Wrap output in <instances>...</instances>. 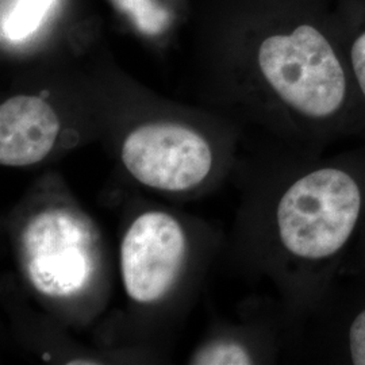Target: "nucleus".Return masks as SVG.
Here are the masks:
<instances>
[{"instance_id":"f257e3e1","label":"nucleus","mask_w":365,"mask_h":365,"mask_svg":"<svg viewBox=\"0 0 365 365\" xmlns=\"http://www.w3.org/2000/svg\"><path fill=\"white\" fill-rule=\"evenodd\" d=\"M22 252L27 276L41 294L69 297L91 277L90 235L66 211H42L29 222L22 235Z\"/></svg>"},{"instance_id":"f03ea898","label":"nucleus","mask_w":365,"mask_h":365,"mask_svg":"<svg viewBox=\"0 0 365 365\" xmlns=\"http://www.w3.org/2000/svg\"><path fill=\"white\" fill-rule=\"evenodd\" d=\"M122 161L145 185L182 191L207 176L212 156L206 140L195 131L175 123H150L128 135Z\"/></svg>"},{"instance_id":"7ed1b4c3","label":"nucleus","mask_w":365,"mask_h":365,"mask_svg":"<svg viewBox=\"0 0 365 365\" xmlns=\"http://www.w3.org/2000/svg\"><path fill=\"white\" fill-rule=\"evenodd\" d=\"M185 253L180 225L150 211L131 223L120 247V269L128 295L140 303L160 299L173 284Z\"/></svg>"},{"instance_id":"20e7f679","label":"nucleus","mask_w":365,"mask_h":365,"mask_svg":"<svg viewBox=\"0 0 365 365\" xmlns=\"http://www.w3.org/2000/svg\"><path fill=\"white\" fill-rule=\"evenodd\" d=\"M330 364L365 365V276L341 268L318 297Z\"/></svg>"},{"instance_id":"39448f33","label":"nucleus","mask_w":365,"mask_h":365,"mask_svg":"<svg viewBox=\"0 0 365 365\" xmlns=\"http://www.w3.org/2000/svg\"><path fill=\"white\" fill-rule=\"evenodd\" d=\"M60 131L52 107L38 96L19 95L0 107V163L25 167L49 155Z\"/></svg>"},{"instance_id":"423d86ee","label":"nucleus","mask_w":365,"mask_h":365,"mask_svg":"<svg viewBox=\"0 0 365 365\" xmlns=\"http://www.w3.org/2000/svg\"><path fill=\"white\" fill-rule=\"evenodd\" d=\"M333 4L344 54L365 108V0H333Z\"/></svg>"},{"instance_id":"0eeeda50","label":"nucleus","mask_w":365,"mask_h":365,"mask_svg":"<svg viewBox=\"0 0 365 365\" xmlns=\"http://www.w3.org/2000/svg\"><path fill=\"white\" fill-rule=\"evenodd\" d=\"M54 0H18L4 24V33L10 39L31 36L42 24Z\"/></svg>"},{"instance_id":"6e6552de","label":"nucleus","mask_w":365,"mask_h":365,"mask_svg":"<svg viewBox=\"0 0 365 365\" xmlns=\"http://www.w3.org/2000/svg\"><path fill=\"white\" fill-rule=\"evenodd\" d=\"M192 364L248 365L253 364V357L244 345L235 341H226L197 353Z\"/></svg>"},{"instance_id":"1a4fd4ad","label":"nucleus","mask_w":365,"mask_h":365,"mask_svg":"<svg viewBox=\"0 0 365 365\" xmlns=\"http://www.w3.org/2000/svg\"><path fill=\"white\" fill-rule=\"evenodd\" d=\"M342 267L365 276V222L348 260L345 261Z\"/></svg>"}]
</instances>
